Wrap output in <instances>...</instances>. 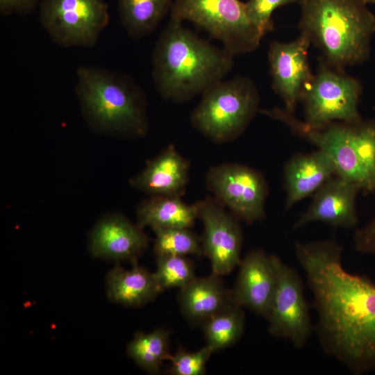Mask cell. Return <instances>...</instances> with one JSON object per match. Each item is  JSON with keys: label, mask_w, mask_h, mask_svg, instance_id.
<instances>
[{"label": "cell", "mask_w": 375, "mask_h": 375, "mask_svg": "<svg viewBox=\"0 0 375 375\" xmlns=\"http://www.w3.org/2000/svg\"><path fill=\"white\" fill-rule=\"evenodd\" d=\"M335 240L298 242L294 253L306 274L323 351L353 374L375 369V284L347 272Z\"/></svg>", "instance_id": "obj_1"}, {"label": "cell", "mask_w": 375, "mask_h": 375, "mask_svg": "<svg viewBox=\"0 0 375 375\" xmlns=\"http://www.w3.org/2000/svg\"><path fill=\"white\" fill-rule=\"evenodd\" d=\"M233 56L170 18L152 53V77L165 99L184 103L224 80Z\"/></svg>", "instance_id": "obj_2"}, {"label": "cell", "mask_w": 375, "mask_h": 375, "mask_svg": "<svg viewBox=\"0 0 375 375\" xmlns=\"http://www.w3.org/2000/svg\"><path fill=\"white\" fill-rule=\"evenodd\" d=\"M301 33L329 65L344 69L370 56L375 15L365 0H299Z\"/></svg>", "instance_id": "obj_3"}, {"label": "cell", "mask_w": 375, "mask_h": 375, "mask_svg": "<svg viewBox=\"0 0 375 375\" xmlns=\"http://www.w3.org/2000/svg\"><path fill=\"white\" fill-rule=\"evenodd\" d=\"M76 80L75 94L91 128L124 138L146 135V96L131 76L102 67L80 66Z\"/></svg>", "instance_id": "obj_4"}, {"label": "cell", "mask_w": 375, "mask_h": 375, "mask_svg": "<svg viewBox=\"0 0 375 375\" xmlns=\"http://www.w3.org/2000/svg\"><path fill=\"white\" fill-rule=\"evenodd\" d=\"M294 135L315 144L333 162L335 175L365 193L375 192V120L333 122L313 126L285 108L260 109Z\"/></svg>", "instance_id": "obj_5"}, {"label": "cell", "mask_w": 375, "mask_h": 375, "mask_svg": "<svg viewBox=\"0 0 375 375\" xmlns=\"http://www.w3.org/2000/svg\"><path fill=\"white\" fill-rule=\"evenodd\" d=\"M201 95L190 121L197 131L217 143L238 138L259 112V93L247 77L222 80Z\"/></svg>", "instance_id": "obj_6"}, {"label": "cell", "mask_w": 375, "mask_h": 375, "mask_svg": "<svg viewBox=\"0 0 375 375\" xmlns=\"http://www.w3.org/2000/svg\"><path fill=\"white\" fill-rule=\"evenodd\" d=\"M169 14L171 19L190 22L219 40L233 57L255 51L264 36L240 0H176Z\"/></svg>", "instance_id": "obj_7"}, {"label": "cell", "mask_w": 375, "mask_h": 375, "mask_svg": "<svg viewBox=\"0 0 375 375\" xmlns=\"http://www.w3.org/2000/svg\"><path fill=\"white\" fill-rule=\"evenodd\" d=\"M362 91L360 80L319 58L317 72L301 99L305 122L320 126L333 122L362 119L358 112Z\"/></svg>", "instance_id": "obj_8"}, {"label": "cell", "mask_w": 375, "mask_h": 375, "mask_svg": "<svg viewBox=\"0 0 375 375\" xmlns=\"http://www.w3.org/2000/svg\"><path fill=\"white\" fill-rule=\"evenodd\" d=\"M39 13L42 27L63 47H93L110 19L104 0H42Z\"/></svg>", "instance_id": "obj_9"}, {"label": "cell", "mask_w": 375, "mask_h": 375, "mask_svg": "<svg viewBox=\"0 0 375 375\" xmlns=\"http://www.w3.org/2000/svg\"><path fill=\"white\" fill-rule=\"evenodd\" d=\"M276 285L267 320L269 333L289 340L297 349L308 343L314 328L303 281L293 267L271 254Z\"/></svg>", "instance_id": "obj_10"}, {"label": "cell", "mask_w": 375, "mask_h": 375, "mask_svg": "<svg viewBox=\"0 0 375 375\" xmlns=\"http://www.w3.org/2000/svg\"><path fill=\"white\" fill-rule=\"evenodd\" d=\"M207 188L238 219L252 224L265 217L268 186L257 170L241 164L226 162L210 168Z\"/></svg>", "instance_id": "obj_11"}, {"label": "cell", "mask_w": 375, "mask_h": 375, "mask_svg": "<svg viewBox=\"0 0 375 375\" xmlns=\"http://www.w3.org/2000/svg\"><path fill=\"white\" fill-rule=\"evenodd\" d=\"M195 203L197 218L203 224L202 252L210 260L211 273L228 274L242 260L243 235L238 219L215 197H208Z\"/></svg>", "instance_id": "obj_12"}, {"label": "cell", "mask_w": 375, "mask_h": 375, "mask_svg": "<svg viewBox=\"0 0 375 375\" xmlns=\"http://www.w3.org/2000/svg\"><path fill=\"white\" fill-rule=\"evenodd\" d=\"M310 44L308 38L300 33L292 42L274 41L269 47L272 89L283 101L284 108L291 112L313 76L308 56Z\"/></svg>", "instance_id": "obj_13"}, {"label": "cell", "mask_w": 375, "mask_h": 375, "mask_svg": "<svg viewBox=\"0 0 375 375\" xmlns=\"http://www.w3.org/2000/svg\"><path fill=\"white\" fill-rule=\"evenodd\" d=\"M238 267L231 289L235 303L267 319L276 285L272 255L260 249H253L242 258Z\"/></svg>", "instance_id": "obj_14"}, {"label": "cell", "mask_w": 375, "mask_h": 375, "mask_svg": "<svg viewBox=\"0 0 375 375\" xmlns=\"http://www.w3.org/2000/svg\"><path fill=\"white\" fill-rule=\"evenodd\" d=\"M359 189L353 183L334 176L314 194L312 202L293 226L298 229L313 222L333 228H353L358 222L356 198Z\"/></svg>", "instance_id": "obj_15"}, {"label": "cell", "mask_w": 375, "mask_h": 375, "mask_svg": "<svg viewBox=\"0 0 375 375\" xmlns=\"http://www.w3.org/2000/svg\"><path fill=\"white\" fill-rule=\"evenodd\" d=\"M147 245L148 238L142 228L118 214L101 219L90 235L92 254L115 261L137 263Z\"/></svg>", "instance_id": "obj_16"}, {"label": "cell", "mask_w": 375, "mask_h": 375, "mask_svg": "<svg viewBox=\"0 0 375 375\" xmlns=\"http://www.w3.org/2000/svg\"><path fill=\"white\" fill-rule=\"evenodd\" d=\"M190 163L169 144L133 177L131 186L149 196L181 197L189 181Z\"/></svg>", "instance_id": "obj_17"}, {"label": "cell", "mask_w": 375, "mask_h": 375, "mask_svg": "<svg viewBox=\"0 0 375 375\" xmlns=\"http://www.w3.org/2000/svg\"><path fill=\"white\" fill-rule=\"evenodd\" d=\"M335 174L333 162L322 150L292 156L283 169L285 210L314 194Z\"/></svg>", "instance_id": "obj_18"}, {"label": "cell", "mask_w": 375, "mask_h": 375, "mask_svg": "<svg viewBox=\"0 0 375 375\" xmlns=\"http://www.w3.org/2000/svg\"><path fill=\"white\" fill-rule=\"evenodd\" d=\"M222 276L211 273L197 277L179 289L177 296L181 311L192 325L202 326L208 319L235 304L232 290L228 289Z\"/></svg>", "instance_id": "obj_19"}, {"label": "cell", "mask_w": 375, "mask_h": 375, "mask_svg": "<svg viewBox=\"0 0 375 375\" xmlns=\"http://www.w3.org/2000/svg\"><path fill=\"white\" fill-rule=\"evenodd\" d=\"M131 269L115 266L106 277L107 294L110 300L130 307H140L153 301L163 291L153 272L138 263Z\"/></svg>", "instance_id": "obj_20"}, {"label": "cell", "mask_w": 375, "mask_h": 375, "mask_svg": "<svg viewBox=\"0 0 375 375\" xmlns=\"http://www.w3.org/2000/svg\"><path fill=\"white\" fill-rule=\"evenodd\" d=\"M197 218L196 203L189 205L181 197L150 196L137 208V224L154 231L171 228H190Z\"/></svg>", "instance_id": "obj_21"}, {"label": "cell", "mask_w": 375, "mask_h": 375, "mask_svg": "<svg viewBox=\"0 0 375 375\" xmlns=\"http://www.w3.org/2000/svg\"><path fill=\"white\" fill-rule=\"evenodd\" d=\"M173 3V0H117L119 21L129 37L138 40L156 30Z\"/></svg>", "instance_id": "obj_22"}, {"label": "cell", "mask_w": 375, "mask_h": 375, "mask_svg": "<svg viewBox=\"0 0 375 375\" xmlns=\"http://www.w3.org/2000/svg\"><path fill=\"white\" fill-rule=\"evenodd\" d=\"M170 332L157 328L150 333L137 332L128 344V356L143 370L157 374L170 356Z\"/></svg>", "instance_id": "obj_23"}, {"label": "cell", "mask_w": 375, "mask_h": 375, "mask_svg": "<svg viewBox=\"0 0 375 375\" xmlns=\"http://www.w3.org/2000/svg\"><path fill=\"white\" fill-rule=\"evenodd\" d=\"M206 345L214 352L235 344L242 337L245 326L242 307L233 304L214 315L201 326Z\"/></svg>", "instance_id": "obj_24"}, {"label": "cell", "mask_w": 375, "mask_h": 375, "mask_svg": "<svg viewBox=\"0 0 375 375\" xmlns=\"http://www.w3.org/2000/svg\"><path fill=\"white\" fill-rule=\"evenodd\" d=\"M154 252L156 256L203 255L200 238L186 228H171L154 231Z\"/></svg>", "instance_id": "obj_25"}, {"label": "cell", "mask_w": 375, "mask_h": 375, "mask_svg": "<svg viewBox=\"0 0 375 375\" xmlns=\"http://www.w3.org/2000/svg\"><path fill=\"white\" fill-rule=\"evenodd\" d=\"M155 278L162 291L181 289L196 278L194 265L188 256H156Z\"/></svg>", "instance_id": "obj_26"}, {"label": "cell", "mask_w": 375, "mask_h": 375, "mask_svg": "<svg viewBox=\"0 0 375 375\" xmlns=\"http://www.w3.org/2000/svg\"><path fill=\"white\" fill-rule=\"evenodd\" d=\"M213 353L206 344L193 352L179 348L168 358L171 362L168 373L171 375H203L206 372V364Z\"/></svg>", "instance_id": "obj_27"}, {"label": "cell", "mask_w": 375, "mask_h": 375, "mask_svg": "<svg viewBox=\"0 0 375 375\" xmlns=\"http://www.w3.org/2000/svg\"><path fill=\"white\" fill-rule=\"evenodd\" d=\"M298 0H249L245 3L247 13L252 23L265 35L274 29L272 18L278 8Z\"/></svg>", "instance_id": "obj_28"}, {"label": "cell", "mask_w": 375, "mask_h": 375, "mask_svg": "<svg viewBox=\"0 0 375 375\" xmlns=\"http://www.w3.org/2000/svg\"><path fill=\"white\" fill-rule=\"evenodd\" d=\"M353 242L357 251L375 253V218L367 225L356 231Z\"/></svg>", "instance_id": "obj_29"}, {"label": "cell", "mask_w": 375, "mask_h": 375, "mask_svg": "<svg viewBox=\"0 0 375 375\" xmlns=\"http://www.w3.org/2000/svg\"><path fill=\"white\" fill-rule=\"evenodd\" d=\"M38 2L39 0H0V13L3 16L26 15L35 10Z\"/></svg>", "instance_id": "obj_30"}, {"label": "cell", "mask_w": 375, "mask_h": 375, "mask_svg": "<svg viewBox=\"0 0 375 375\" xmlns=\"http://www.w3.org/2000/svg\"><path fill=\"white\" fill-rule=\"evenodd\" d=\"M367 3H375V0H365Z\"/></svg>", "instance_id": "obj_31"}]
</instances>
